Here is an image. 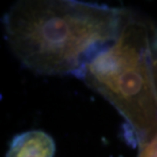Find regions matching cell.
Instances as JSON below:
<instances>
[{"mask_svg":"<svg viewBox=\"0 0 157 157\" xmlns=\"http://www.w3.org/2000/svg\"><path fill=\"white\" fill-rule=\"evenodd\" d=\"M55 143L42 131H29L12 139L5 157H53Z\"/></svg>","mask_w":157,"mask_h":157,"instance_id":"obj_3","label":"cell"},{"mask_svg":"<svg viewBox=\"0 0 157 157\" xmlns=\"http://www.w3.org/2000/svg\"><path fill=\"white\" fill-rule=\"evenodd\" d=\"M153 31L128 12L117 38L88 62L82 77L124 117L127 139L140 146L157 134Z\"/></svg>","mask_w":157,"mask_h":157,"instance_id":"obj_2","label":"cell"},{"mask_svg":"<svg viewBox=\"0 0 157 157\" xmlns=\"http://www.w3.org/2000/svg\"><path fill=\"white\" fill-rule=\"evenodd\" d=\"M128 11L73 0H24L4 15L8 45L25 67L81 78L88 62L117 38Z\"/></svg>","mask_w":157,"mask_h":157,"instance_id":"obj_1","label":"cell"},{"mask_svg":"<svg viewBox=\"0 0 157 157\" xmlns=\"http://www.w3.org/2000/svg\"><path fill=\"white\" fill-rule=\"evenodd\" d=\"M138 157H157V135L149 142L141 146L140 154Z\"/></svg>","mask_w":157,"mask_h":157,"instance_id":"obj_4","label":"cell"}]
</instances>
